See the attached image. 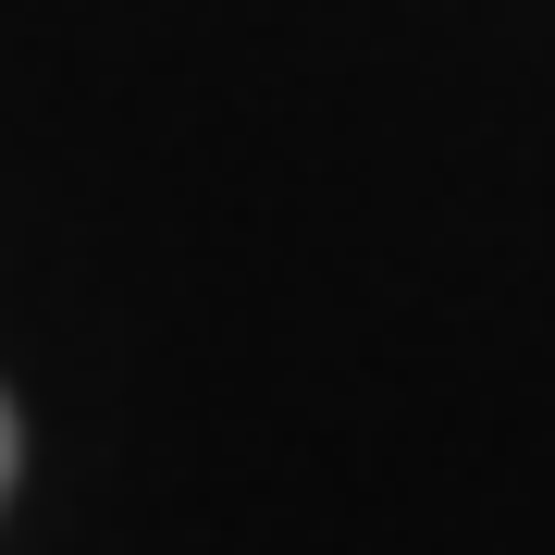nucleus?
I'll return each instance as SVG.
<instances>
[{"mask_svg":"<svg viewBox=\"0 0 555 555\" xmlns=\"http://www.w3.org/2000/svg\"><path fill=\"white\" fill-rule=\"evenodd\" d=\"M0 494H13V408H0Z\"/></svg>","mask_w":555,"mask_h":555,"instance_id":"nucleus-1","label":"nucleus"}]
</instances>
